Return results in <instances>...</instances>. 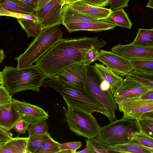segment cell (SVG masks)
<instances>
[{
    "label": "cell",
    "mask_w": 153,
    "mask_h": 153,
    "mask_svg": "<svg viewBox=\"0 0 153 153\" xmlns=\"http://www.w3.org/2000/svg\"><path fill=\"white\" fill-rule=\"evenodd\" d=\"M107 44L97 37L84 36L62 38L36 62L35 65L43 74L45 78L51 79L65 68L75 64H84L88 52Z\"/></svg>",
    "instance_id": "obj_1"
},
{
    "label": "cell",
    "mask_w": 153,
    "mask_h": 153,
    "mask_svg": "<svg viewBox=\"0 0 153 153\" xmlns=\"http://www.w3.org/2000/svg\"><path fill=\"white\" fill-rule=\"evenodd\" d=\"M45 79L35 65L21 68L5 66L0 73V84L12 94L27 90L39 92Z\"/></svg>",
    "instance_id": "obj_2"
},
{
    "label": "cell",
    "mask_w": 153,
    "mask_h": 153,
    "mask_svg": "<svg viewBox=\"0 0 153 153\" xmlns=\"http://www.w3.org/2000/svg\"><path fill=\"white\" fill-rule=\"evenodd\" d=\"M42 85L52 88L59 92L63 97L68 107L91 113L97 112L108 117L107 111L103 106L84 88L74 87L55 78L44 80Z\"/></svg>",
    "instance_id": "obj_3"
},
{
    "label": "cell",
    "mask_w": 153,
    "mask_h": 153,
    "mask_svg": "<svg viewBox=\"0 0 153 153\" xmlns=\"http://www.w3.org/2000/svg\"><path fill=\"white\" fill-rule=\"evenodd\" d=\"M63 33L58 25L49 27L42 30L35 38L23 53L15 58L18 68L33 65L55 44L60 40Z\"/></svg>",
    "instance_id": "obj_4"
},
{
    "label": "cell",
    "mask_w": 153,
    "mask_h": 153,
    "mask_svg": "<svg viewBox=\"0 0 153 153\" xmlns=\"http://www.w3.org/2000/svg\"><path fill=\"white\" fill-rule=\"evenodd\" d=\"M140 131L137 120L122 118L101 127L96 138L102 143L112 146L129 142L133 135Z\"/></svg>",
    "instance_id": "obj_5"
},
{
    "label": "cell",
    "mask_w": 153,
    "mask_h": 153,
    "mask_svg": "<svg viewBox=\"0 0 153 153\" xmlns=\"http://www.w3.org/2000/svg\"><path fill=\"white\" fill-rule=\"evenodd\" d=\"M103 80L93 66H87L84 89L105 108L111 123L116 120L115 112L118 107L111 91H104L100 88V84Z\"/></svg>",
    "instance_id": "obj_6"
},
{
    "label": "cell",
    "mask_w": 153,
    "mask_h": 153,
    "mask_svg": "<svg viewBox=\"0 0 153 153\" xmlns=\"http://www.w3.org/2000/svg\"><path fill=\"white\" fill-rule=\"evenodd\" d=\"M65 120L70 129L78 136L90 139L96 137L101 128L92 113L68 107Z\"/></svg>",
    "instance_id": "obj_7"
},
{
    "label": "cell",
    "mask_w": 153,
    "mask_h": 153,
    "mask_svg": "<svg viewBox=\"0 0 153 153\" xmlns=\"http://www.w3.org/2000/svg\"><path fill=\"white\" fill-rule=\"evenodd\" d=\"M63 6V0H51L35 12L37 24L43 29L62 24Z\"/></svg>",
    "instance_id": "obj_8"
},
{
    "label": "cell",
    "mask_w": 153,
    "mask_h": 153,
    "mask_svg": "<svg viewBox=\"0 0 153 153\" xmlns=\"http://www.w3.org/2000/svg\"><path fill=\"white\" fill-rule=\"evenodd\" d=\"M96 60L119 75L126 76L134 71L129 60L111 51H99Z\"/></svg>",
    "instance_id": "obj_9"
},
{
    "label": "cell",
    "mask_w": 153,
    "mask_h": 153,
    "mask_svg": "<svg viewBox=\"0 0 153 153\" xmlns=\"http://www.w3.org/2000/svg\"><path fill=\"white\" fill-rule=\"evenodd\" d=\"M115 102L119 111L123 113V118L138 120L144 114L153 110V100Z\"/></svg>",
    "instance_id": "obj_10"
},
{
    "label": "cell",
    "mask_w": 153,
    "mask_h": 153,
    "mask_svg": "<svg viewBox=\"0 0 153 153\" xmlns=\"http://www.w3.org/2000/svg\"><path fill=\"white\" fill-rule=\"evenodd\" d=\"M87 66L82 63L72 65L63 69L55 76L74 87L84 88Z\"/></svg>",
    "instance_id": "obj_11"
},
{
    "label": "cell",
    "mask_w": 153,
    "mask_h": 153,
    "mask_svg": "<svg viewBox=\"0 0 153 153\" xmlns=\"http://www.w3.org/2000/svg\"><path fill=\"white\" fill-rule=\"evenodd\" d=\"M111 51L128 59H153V47H147L133 43L114 46Z\"/></svg>",
    "instance_id": "obj_12"
},
{
    "label": "cell",
    "mask_w": 153,
    "mask_h": 153,
    "mask_svg": "<svg viewBox=\"0 0 153 153\" xmlns=\"http://www.w3.org/2000/svg\"><path fill=\"white\" fill-rule=\"evenodd\" d=\"M151 89L127 76L118 85L113 96L130 99L140 96Z\"/></svg>",
    "instance_id": "obj_13"
},
{
    "label": "cell",
    "mask_w": 153,
    "mask_h": 153,
    "mask_svg": "<svg viewBox=\"0 0 153 153\" xmlns=\"http://www.w3.org/2000/svg\"><path fill=\"white\" fill-rule=\"evenodd\" d=\"M22 116L13 100L0 105V127L6 131H10Z\"/></svg>",
    "instance_id": "obj_14"
},
{
    "label": "cell",
    "mask_w": 153,
    "mask_h": 153,
    "mask_svg": "<svg viewBox=\"0 0 153 153\" xmlns=\"http://www.w3.org/2000/svg\"><path fill=\"white\" fill-rule=\"evenodd\" d=\"M69 5L76 10L99 20L108 18L112 11L111 8L92 5L82 0L77 1Z\"/></svg>",
    "instance_id": "obj_15"
},
{
    "label": "cell",
    "mask_w": 153,
    "mask_h": 153,
    "mask_svg": "<svg viewBox=\"0 0 153 153\" xmlns=\"http://www.w3.org/2000/svg\"><path fill=\"white\" fill-rule=\"evenodd\" d=\"M13 100L22 116L27 118L33 122L43 118L48 119V113L38 106L13 98Z\"/></svg>",
    "instance_id": "obj_16"
},
{
    "label": "cell",
    "mask_w": 153,
    "mask_h": 153,
    "mask_svg": "<svg viewBox=\"0 0 153 153\" xmlns=\"http://www.w3.org/2000/svg\"><path fill=\"white\" fill-rule=\"evenodd\" d=\"M62 12L63 25L73 23H99L103 22L79 12L68 4L63 6Z\"/></svg>",
    "instance_id": "obj_17"
},
{
    "label": "cell",
    "mask_w": 153,
    "mask_h": 153,
    "mask_svg": "<svg viewBox=\"0 0 153 153\" xmlns=\"http://www.w3.org/2000/svg\"><path fill=\"white\" fill-rule=\"evenodd\" d=\"M69 33L79 30L101 32L115 28L114 24L103 21L99 23H73L63 25Z\"/></svg>",
    "instance_id": "obj_18"
},
{
    "label": "cell",
    "mask_w": 153,
    "mask_h": 153,
    "mask_svg": "<svg viewBox=\"0 0 153 153\" xmlns=\"http://www.w3.org/2000/svg\"><path fill=\"white\" fill-rule=\"evenodd\" d=\"M93 67L95 71L103 79L109 84L111 92L113 95L117 87L123 79L103 65L95 63Z\"/></svg>",
    "instance_id": "obj_19"
},
{
    "label": "cell",
    "mask_w": 153,
    "mask_h": 153,
    "mask_svg": "<svg viewBox=\"0 0 153 153\" xmlns=\"http://www.w3.org/2000/svg\"><path fill=\"white\" fill-rule=\"evenodd\" d=\"M28 137H16L0 146V153H27Z\"/></svg>",
    "instance_id": "obj_20"
},
{
    "label": "cell",
    "mask_w": 153,
    "mask_h": 153,
    "mask_svg": "<svg viewBox=\"0 0 153 153\" xmlns=\"http://www.w3.org/2000/svg\"><path fill=\"white\" fill-rule=\"evenodd\" d=\"M102 21L116 25L117 26L130 29L132 24L123 8L112 10L107 19Z\"/></svg>",
    "instance_id": "obj_21"
},
{
    "label": "cell",
    "mask_w": 153,
    "mask_h": 153,
    "mask_svg": "<svg viewBox=\"0 0 153 153\" xmlns=\"http://www.w3.org/2000/svg\"><path fill=\"white\" fill-rule=\"evenodd\" d=\"M112 147L116 152L153 153L152 151L150 149L143 146L139 143L132 141Z\"/></svg>",
    "instance_id": "obj_22"
},
{
    "label": "cell",
    "mask_w": 153,
    "mask_h": 153,
    "mask_svg": "<svg viewBox=\"0 0 153 153\" xmlns=\"http://www.w3.org/2000/svg\"><path fill=\"white\" fill-rule=\"evenodd\" d=\"M132 43L143 46L153 47V28L149 29L139 28Z\"/></svg>",
    "instance_id": "obj_23"
},
{
    "label": "cell",
    "mask_w": 153,
    "mask_h": 153,
    "mask_svg": "<svg viewBox=\"0 0 153 153\" xmlns=\"http://www.w3.org/2000/svg\"><path fill=\"white\" fill-rule=\"evenodd\" d=\"M0 6L11 12L29 15H35V10L9 0H0Z\"/></svg>",
    "instance_id": "obj_24"
},
{
    "label": "cell",
    "mask_w": 153,
    "mask_h": 153,
    "mask_svg": "<svg viewBox=\"0 0 153 153\" xmlns=\"http://www.w3.org/2000/svg\"><path fill=\"white\" fill-rule=\"evenodd\" d=\"M17 21L22 28L25 30L27 38H35L38 36L43 30L36 21L33 20L20 19Z\"/></svg>",
    "instance_id": "obj_25"
},
{
    "label": "cell",
    "mask_w": 153,
    "mask_h": 153,
    "mask_svg": "<svg viewBox=\"0 0 153 153\" xmlns=\"http://www.w3.org/2000/svg\"><path fill=\"white\" fill-rule=\"evenodd\" d=\"M134 71L138 73L153 74V59L129 60Z\"/></svg>",
    "instance_id": "obj_26"
},
{
    "label": "cell",
    "mask_w": 153,
    "mask_h": 153,
    "mask_svg": "<svg viewBox=\"0 0 153 153\" xmlns=\"http://www.w3.org/2000/svg\"><path fill=\"white\" fill-rule=\"evenodd\" d=\"M46 118H43L36 120L32 123L27 131L28 138L33 136L45 134L48 133V127Z\"/></svg>",
    "instance_id": "obj_27"
},
{
    "label": "cell",
    "mask_w": 153,
    "mask_h": 153,
    "mask_svg": "<svg viewBox=\"0 0 153 153\" xmlns=\"http://www.w3.org/2000/svg\"><path fill=\"white\" fill-rule=\"evenodd\" d=\"M86 146L90 147L95 153H109L116 152L112 146L104 144L96 137L85 140Z\"/></svg>",
    "instance_id": "obj_28"
},
{
    "label": "cell",
    "mask_w": 153,
    "mask_h": 153,
    "mask_svg": "<svg viewBox=\"0 0 153 153\" xmlns=\"http://www.w3.org/2000/svg\"><path fill=\"white\" fill-rule=\"evenodd\" d=\"M51 137L49 133L37 135L28 138L27 146V153H34L42 143Z\"/></svg>",
    "instance_id": "obj_29"
},
{
    "label": "cell",
    "mask_w": 153,
    "mask_h": 153,
    "mask_svg": "<svg viewBox=\"0 0 153 153\" xmlns=\"http://www.w3.org/2000/svg\"><path fill=\"white\" fill-rule=\"evenodd\" d=\"M60 151V143L50 137L44 142L34 153H57Z\"/></svg>",
    "instance_id": "obj_30"
},
{
    "label": "cell",
    "mask_w": 153,
    "mask_h": 153,
    "mask_svg": "<svg viewBox=\"0 0 153 153\" xmlns=\"http://www.w3.org/2000/svg\"><path fill=\"white\" fill-rule=\"evenodd\" d=\"M128 76L145 86L153 89V74L140 73L133 71Z\"/></svg>",
    "instance_id": "obj_31"
},
{
    "label": "cell",
    "mask_w": 153,
    "mask_h": 153,
    "mask_svg": "<svg viewBox=\"0 0 153 153\" xmlns=\"http://www.w3.org/2000/svg\"><path fill=\"white\" fill-rule=\"evenodd\" d=\"M131 141L139 143L151 150L153 153V139L141 131L135 133Z\"/></svg>",
    "instance_id": "obj_32"
},
{
    "label": "cell",
    "mask_w": 153,
    "mask_h": 153,
    "mask_svg": "<svg viewBox=\"0 0 153 153\" xmlns=\"http://www.w3.org/2000/svg\"><path fill=\"white\" fill-rule=\"evenodd\" d=\"M137 120L140 130L153 139V120L143 117Z\"/></svg>",
    "instance_id": "obj_33"
},
{
    "label": "cell",
    "mask_w": 153,
    "mask_h": 153,
    "mask_svg": "<svg viewBox=\"0 0 153 153\" xmlns=\"http://www.w3.org/2000/svg\"><path fill=\"white\" fill-rule=\"evenodd\" d=\"M0 15L7 16L16 18L18 19H25L38 22V19L35 15H29L16 13L10 12L0 6Z\"/></svg>",
    "instance_id": "obj_34"
},
{
    "label": "cell",
    "mask_w": 153,
    "mask_h": 153,
    "mask_svg": "<svg viewBox=\"0 0 153 153\" xmlns=\"http://www.w3.org/2000/svg\"><path fill=\"white\" fill-rule=\"evenodd\" d=\"M33 123L27 118L22 116L17 121L13 128L14 130L19 133L25 134L29 127Z\"/></svg>",
    "instance_id": "obj_35"
},
{
    "label": "cell",
    "mask_w": 153,
    "mask_h": 153,
    "mask_svg": "<svg viewBox=\"0 0 153 153\" xmlns=\"http://www.w3.org/2000/svg\"><path fill=\"white\" fill-rule=\"evenodd\" d=\"M12 95L3 84H0V105L11 103L12 102Z\"/></svg>",
    "instance_id": "obj_36"
},
{
    "label": "cell",
    "mask_w": 153,
    "mask_h": 153,
    "mask_svg": "<svg viewBox=\"0 0 153 153\" xmlns=\"http://www.w3.org/2000/svg\"><path fill=\"white\" fill-rule=\"evenodd\" d=\"M153 89H151L146 93L137 97L130 99H125L118 97L117 98V101L123 102H126L131 101L139 100H153Z\"/></svg>",
    "instance_id": "obj_37"
},
{
    "label": "cell",
    "mask_w": 153,
    "mask_h": 153,
    "mask_svg": "<svg viewBox=\"0 0 153 153\" xmlns=\"http://www.w3.org/2000/svg\"><path fill=\"white\" fill-rule=\"evenodd\" d=\"M82 146V143L80 141L60 143V151L70 150L73 151L74 153H76V150Z\"/></svg>",
    "instance_id": "obj_38"
},
{
    "label": "cell",
    "mask_w": 153,
    "mask_h": 153,
    "mask_svg": "<svg viewBox=\"0 0 153 153\" xmlns=\"http://www.w3.org/2000/svg\"><path fill=\"white\" fill-rule=\"evenodd\" d=\"M101 48H95L91 49L85 57L84 64L87 66L96 60L99 52Z\"/></svg>",
    "instance_id": "obj_39"
},
{
    "label": "cell",
    "mask_w": 153,
    "mask_h": 153,
    "mask_svg": "<svg viewBox=\"0 0 153 153\" xmlns=\"http://www.w3.org/2000/svg\"><path fill=\"white\" fill-rule=\"evenodd\" d=\"M129 0H111L110 4L111 8L114 10L128 6Z\"/></svg>",
    "instance_id": "obj_40"
},
{
    "label": "cell",
    "mask_w": 153,
    "mask_h": 153,
    "mask_svg": "<svg viewBox=\"0 0 153 153\" xmlns=\"http://www.w3.org/2000/svg\"><path fill=\"white\" fill-rule=\"evenodd\" d=\"M13 134L0 127V146L10 141L13 138Z\"/></svg>",
    "instance_id": "obj_41"
},
{
    "label": "cell",
    "mask_w": 153,
    "mask_h": 153,
    "mask_svg": "<svg viewBox=\"0 0 153 153\" xmlns=\"http://www.w3.org/2000/svg\"><path fill=\"white\" fill-rule=\"evenodd\" d=\"M111 0H83L86 3L96 6L104 7L110 3Z\"/></svg>",
    "instance_id": "obj_42"
},
{
    "label": "cell",
    "mask_w": 153,
    "mask_h": 153,
    "mask_svg": "<svg viewBox=\"0 0 153 153\" xmlns=\"http://www.w3.org/2000/svg\"><path fill=\"white\" fill-rule=\"evenodd\" d=\"M35 10L37 0H9Z\"/></svg>",
    "instance_id": "obj_43"
},
{
    "label": "cell",
    "mask_w": 153,
    "mask_h": 153,
    "mask_svg": "<svg viewBox=\"0 0 153 153\" xmlns=\"http://www.w3.org/2000/svg\"><path fill=\"white\" fill-rule=\"evenodd\" d=\"M51 0H37L35 11L38 10L42 8Z\"/></svg>",
    "instance_id": "obj_44"
},
{
    "label": "cell",
    "mask_w": 153,
    "mask_h": 153,
    "mask_svg": "<svg viewBox=\"0 0 153 153\" xmlns=\"http://www.w3.org/2000/svg\"><path fill=\"white\" fill-rule=\"evenodd\" d=\"M101 89L104 91H111V87L109 84L106 81L103 80L100 84Z\"/></svg>",
    "instance_id": "obj_45"
},
{
    "label": "cell",
    "mask_w": 153,
    "mask_h": 153,
    "mask_svg": "<svg viewBox=\"0 0 153 153\" xmlns=\"http://www.w3.org/2000/svg\"><path fill=\"white\" fill-rule=\"evenodd\" d=\"M77 153H95L89 147L86 146L83 149L79 152H76Z\"/></svg>",
    "instance_id": "obj_46"
},
{
    "label": "cell",
    "mask_w": 153,
    "mask_h": 153,
    "mask_svg": "<svg viewBox=\"0 0 153 153\" xmlns=\"http://www.w3.org/2000/svg\"><path fill=\"white\" fill-rule=\"evenodd\" d=\"M143 117L153 120V110L147 112L143 114L141 118Z\"/></svg>",
    "instance_id": "obj_47"
},
{
    "label": "cell",
    "mask_w": 153,
    "mask_h": 153,
    "mask_svg": "<svg viewBox=\"0 0 153 153\" xmlns=\"http://www.w3.org/2000/svg\"><path fill=\"white\" fill-rule=\"evenodd\" d=\"M5 54L3 49H1L0 51V63L1 64L5 57Z\"/></svg>",
    "instance_id": "obj_48"
},
{
    "label": "cell",
    "mask_w": 153,
    "mask_h": 153,
    "mask_svg": "<svg viewBox=\"0 0 153 153\" xmlns=\"http://www.w3.org/2000/svg\"><path fill=\"white\" fill-rule=\"evenodd\" d=\"M146 7L153 9V0H149L146 5Z\"/></svg>",
    "instance_id": "obj_49"
},
{
    "label": "cell",
    "mask_w": 153,
    "mask_h": 153,
    "mask_svg": "<svg viewBox=\"0 0 153 153\" xmlns=\"http://www.w3.org/2000/svg\"><path fill=\"white\" fill-rule=\"evenodd\" d=\"M83 0H68L66 4L71 5L76 2Z\"/></svg>",
    "instance_id": "obj_50"
},
{
    "label": "cell",
    "mask_w": 153,
    "mask_h": 153,
    "mask_svg": "<svg viewBox=\"0 0 153 153\" xmlns=\"http://www.w3.org/2000/svg\"><path fill=\"white\" fill-rule=\"evenodd\" d=\"M68 0H63V6L66 4Z\"/></svg>",
    "instance_id": "obj_51"
}]
</instances>
